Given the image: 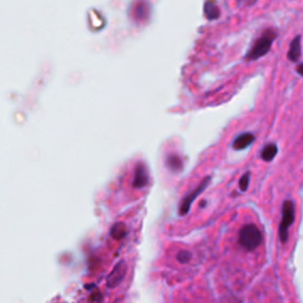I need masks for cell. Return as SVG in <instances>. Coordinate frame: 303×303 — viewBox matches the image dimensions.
I'll use <instances>...</instances> for the list:
<instances>
[{"mask_svg": "<svg viewBox=\"0 0 303 303\" xmlns=\"http://www.w3.org/2000/svg\"><path fill=\"white\" fill-rule=\"evenodd\" d=\"M277 154V146L275 143H269L267 144L266 147L262 151V158H263L264 161H271L276 157Z\"/></svg>", "mask_w": 303, "mask_h": 303, "instance_id": "8fae6325", "label": "cell"}, {"mask_svg": "<svg viewBox=\"0 0 303 303\" xmlns=\"http://www.w3.org/2000/svg\"><path fill=\"white\" fill-rule=\"evenodd\" d=\"M167 165L172 171H180L182 168V162L179 157L177 155H171L167 159Z\"/></svg>", "mask_w": 303, "mask_h": 303, "instance_id": "7c38bea8", "label": "cell"}, {"mask_svg": "<svg viewBox=\"0 0 303 303\" xmlns=\"http://www.w3.org/2000/svg\"><path fill=\"white\" fill-rule=\"evenodd\" d=\"M127 231H128L127 226H125V223H122V222L116 223L115 225L111 228V236L119 241V239L125 238V237L127 236Z\"/></svg>", "mask_w": 303, "mask_h": 303, "instance_id": "30bf717a", "label": "cell"}, {"mask_svg": "<svg viewBox=\"0 0 303 303\" xmlns=\"http://www.w3.org/2000/svg\"><path fill=\"white\" fill-rule=\"evenodd\" d=\"M204 12L209 20H215L220 17V10L214 0H207L204 6Z\"/></svg>", "mask_w": 303, "mask_h": 303, "instance_id": "9c48e42d", "label": "cell"}, {"mask_svg": "<svg viewBox=\"0 0 303 303\" xmlns=\"http://www.w3.org/2000/svg\"><path fill=\"white\" fill-rule=\"evenodd\" d=\"M249 182H250V173H245L241 178V180H239V187H241V190L247 191L248 186H249Z\"/></svg>", "mask_w": 303, "mask_h": 303, "instance_id": "4fadbf2b", "label": "cell"}, {"mask_svg": "<svg viewBox=\"0 0 303 303\" xmlns=\"http://www.w3.org/2000/svg\"><path fill=\"white\" fill-rule=\"evenodd\" d=\"M125 272H127L125 262V261L119 262V263L114 267V269L111 270V272L109 274V276L107 278V285L109 288H116L125 278Z\"/></svg>", "mask_w": 303, "mask_h": 303, "instance_id": "277c9868", "label": "cell"}, {"mask_svg": "<svg viewBox=\"0 0 303 303\" xmlns=\"http://www.w3.org/2000/svg\"><path fill=\"white\" fill-rule=\"evenodd\" d=\"M253 141H255V136H253L252 133H243L234 139L232 147L237 151H242V149H245L250 144H252Z\"/></svg>", "mask_w": 303, "mask_h": 303, "instance_id": "52a82bcc", "label": "cell"}, {"mask_svg": "<svg viewBox=\"0 0 303 303\" xmlns=\"http://www.w3.org/2000/svg\"><path fill=\"white\" fill-rule=\"evenodd\" d=\"M262 239H263L262 232L255 224H248V225L243 226L242 230L239 231V245L247 251H252L258 248L261 245Z\"/></svg>", "mask_w": 303, "mask_h": 303, "instance_id": "7a4b0ae2", "label": "cell"}, {"mask_svg": "<svg viewBox=\"0 0 303 303\" xmlns=\"http://www.w3.org/2000/svg\"><path fill=\"white\" fill-rule=\"evenodd\" d=\"M236 1L238 2L239 5H242V6L250 7V6H253V5H255L258 0H236Z\"/></svg>", "mask_w": 303, "mask_h": 303, "instance_id": "9a60e30c", "label": "cell"}, {"mask_svg": "<svg viewBox=\"0 0 303 303\" xmlns=\"http://www.w3.org/2000/svg\"><path fill=\"white\" fill-rule=\"evenodd\" d=\"M277 38V31L272 27L267 29L261 36L258 37V39L253 43L252 46L250 48V50L245 53L244 59L247 62H253L258 61L262 57L267 56V53L271 50L272 44L276 40Z\"/></svg>", "mask_w": 303, "mask_h": 303, "instance_id": "6da1fadb", "label": "cell"}, {"mask_svg": "<svg viewBox=\"0 0 303 303\" xmlns=\"http://www.w3.org/2000/svg\"><path fill=\"white\" fill-rule=\"evenodd\" d=\"M177 258H178V261L180 262V263H182V264L187 263V262L191 259V253L188 252V251L182 250V251H180L178 255H177Z\"/></svg>", "mask_w": 303, "mask_h": 303, "instance_id": "5bb4252c", "label": "cell"}, {"mask_svg": "<svg viewBox=\"0 0 303 303\" xmlns=\"http://www.w3.org/2000/svg\"><path fill=\"white\" fill-rule=\"evenodd\" d=\"M209 182H210V178L204 179L203 181H201V184L199 185V186L196 187V190L193 191V192H191L190 195H188L186 198H185L184 200L181 201V205H180V210H179L180 214H187L191 205H192L193 200H195L196 196H198V195L201 192V191L205 190V187L207 186V184H209Z\"/></svg>", "mask_w": 303, "mask_h": 303, "instance_id": "5b68a950", "label": "cell"}, {"mask_svg": "<svg viewBox=\"0 0 303 303\" xmlns=\"http://www.w3.org/2000/svg\"><path fill=\"white\" fill-rule=\"evenodd\" d=\"M295 219V207L291 200H286L283 204L282 209V220L280 225V238L282 243L288 241V230L293 225Z\"/></svg>", "mask_w": 303, "mask_h": 303, "instance_id": "3957f363", "label": "cell"}, {"mask_svg": "<svg viewBox=\"0 0 303 303\" xmlns=\"http://www.w3.org/2000/svg\"><path fill=\"white\" fill-rule=\"evenodd\" d=\"M296 72L299 73L301 77H303V63H301V64H299L296 67Z\"/></svg>", "mask_w": 303, "mask_h": 303, "instance_id": "2e32d148", "label": "cell"}, {"mask_svg": "<svg viewBox=\"0 0 303 303\" xmlns=\"http://www.w3.org/2000/svg\"><path fill=\"white\" fill-rule=\"evenodd\" d=\"M302 56V38L300 35H297L289 44L288 53L286 57L290 62H297Z\"/></svg>", "mask_w": 303, "mask_h": 303, "instance_id": "8992f818", "label": "cell"}, {"mask_svg": "<svg viewBox=\"0 0 303 303\" xmlns=\"http://www.w3.org/2000/svg\"><path fill=\"white\" fill-rule=\"evenodd\" d=\"M147 182H148V174H147L146 167H144L143 163H139V165L136 166L133 185L138 188H143L146 186Z\"/></svg>", "mask_w": 303, "mask_h": 303, "instance_id": "ba28073f", "label": "cell"}]
</instances>
